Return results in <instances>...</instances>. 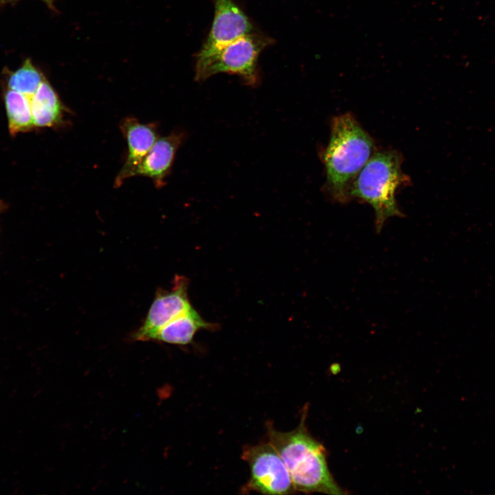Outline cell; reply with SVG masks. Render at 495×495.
<instances>
[{"label":"cell","mask_w":495,"mask_h":495,"mask_svg":"<svg viewBox=\"0 0 495 495\" xmlns=\"http://www.w3.org/2000/svg\"><path fill=\"white\" fill-rule=\"evenodd\" d=\"M307 412L305 406L298 426L289 432H280L268 425L269 441L285 463L295 491L345 494L329 470L324 447L307 428Z\"/></svg>","instance_id":"6da1fadb"},{"label":"cell","mask_w":495,"mask_h":495,"mask_svg":"<svg viewBox=\"0 0 495 495\" xmlns=\"http://www.w3.org/2000/svg\"><path fill=\"white\" fill-rule=\"evenodd\" d=\"M373 141L351 113L336 116L323 153L326 188L333 199L346 202L356 175L373 155Z\"/></svg>","instance_id":"7a4b0ae2"},{"label":"cell","mask_w":495,"mask_h":495,"mask_svg":"<svg viewBox=\"0 0 495 495\" xmlns=\"http://www.w3.org/2000/svg\"><path fill=\"white\" fill-rule=\"evenodd\" d=\"M402 156L395 151L373 155L352 182L349 197L361 199L375 211V228L380 232L386 221L402 217L396 199V190L409 182L402 170Z\"/></svg>","instance_id":"3957f363"},{"label":"cell","mask_w":495,"mask_h":495,"mask_svg":"<svg viewBox=\"0 0 495 495\" xmlns=\"http://www.w3.org/2000/svg\"><path fill=\"white\" fill-rule=\"evenodd\" d=\"M267 44L265 39L248 34L228 44L210 57L197 61L195 78L204 80L219 74H237L248 85L258 81L257 58Z\"/></svg>","instance_id":"277c9868"},{"label":"cell","mask_w":495,"mask_h":495,"mask_svg":"<svg viewBox=\"0 0 495 495\" xmlns=\"http://www.w3.org/2000/svg\"><path fill=\"white\" fill-rule=\"evenodd\" d=\"M242 459L248 463L250 470L247 492L272 495L294 493L287 466L270 441L245 447Z\"/></svg>","instance_id":"5b68a950"},{"label":"cell","mask_w":495,"mask_h":495,"mask_svg":"<svg viewBox=\"0 0 495 495\" xmlns=\"http://www.w3.org/2000/svg\"><path fill=\"white\" fill-rule=\"evenodd\" d=\"M188 280L177 275L169 290L159 289L142 325L131 336L135 341H153L159 330L192 308L188 296Z\"/></svg>","instance_id":"8992f818"},{"label":"cell","mask_w":495,"mask_h":495,"mask_svg":"<svg viewBox=\"0 0 495 495\" xmlns=\"http://www.w3.org/2000/svg\"><path fill=\"white\" fill-rule=\"evenodd\" d=\"M214 16L208 36L197 55L203 60L239 37L250 34L252 25L233 0H214Z\"/></svg>","instance_id":"52a82bcc"},{"label":"cell","mask_w":495,"mask_h":495,"mask_svg":"<svg viewBox=\"0 0 495 495\" xmlns=\"http://www.w3.org/2000/svg\"><path fill=\"white\" fill-rule=\"evenodd\" d=\"M120 129L126 140L128 152L125 162L116 176L115 186H120L123 182L133 177V172L157 140L155 128L142 124L136 118L128 117L120 124Z\"/></svg>","instance_id":"ba28073f"},{"label":"cell","mask_w":495,"mask_h":495,"mask_svg":"<svg viewBox=\"0 0 495 495\" xmlns=\"http://www.w3.org/2000/svg\"><path fill=\"white\" fill-rule=\"evenodd\" d=\"M184 135L182 133L157 138L155 144L133 172V176L151 178L155 186L160 188L170 173L176 152Z\"/></svg>","instance_id":"9c48e42d"},{"label":"cell","mask_w":495,"mask_h":495,"mask_svg":"<svg viewBox=\"0 0 495 495\" xmlns=\"http://www.w3.org/2000/svg\"><path fill=\"white\" fill-rule=\"evenodd\" d=\"M26 96L30 102L34 129L58 126L63 122L67 108L46 78L33 94Z\"/></svg>","instance_id":"30bf717a"},{"label":"cell","mask_w":495,"mask_h":495,"mask_svg":"<svg viewBox=\"0 0 495 495\" xmlns=\"http://www.w3.org/2000/svg\"><path fill=\"white\" fill-rule=\"evenodd\" d=\"M216 324L205 321L199 313L190 308L163 326L153 341L186 345L192 342L196 332L201 329H214Z\"/></svg>","instance_id":"8fae6325"},{"label":"cell","mask_w":495,"mask_h":495,"mask_svg":"<svg viewBox=\"0 0 495 495\" xmlns=\"http://www.w3.org/2000/svg\"><path fill=\"white\" fill-rule=\"evenodd\" d=\"M3 102L8 127L12 135L34 130L30 102L26 95L6 88Z\"/></svg>","instance_id":"7c38bea8"},{"label":"cell","mask_w":495,"mask_h":495,"mask_svg":"<svg viewBox=\"0 0 495 495\" xmlns=\"http://www.w3.org/2000/svg\"><path fill=\"white\" fill-rule=\"evenodd\" d=\"M45 78L43 74L33 65L32 62L26 60L21 67L9 75L6 88L32 95Z\"/></svg>","instance_id":"4fadbf2b"},{"label":"cell","mask_w":495,"mask_h":495,"mask_svg":"<svg viewBox=\"0 0 495 495\" xmlns=\"http://www.w3.org/2000/svg\"><path fill=\"white\" fill-rule=\"evenodd\" d=\"M5 208V205L3 203L0 202V213L3 211V210Z\"/></svg>","instance_id":"5bb4252c"}]
</instances>
